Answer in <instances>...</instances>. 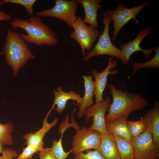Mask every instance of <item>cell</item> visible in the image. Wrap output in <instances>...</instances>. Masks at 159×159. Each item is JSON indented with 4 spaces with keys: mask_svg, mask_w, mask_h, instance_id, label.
Returning a JSON list of instances; mask_svg holds the SVG:
<instances>
[{
    "mask_svg": "<svg viewBox=\"0 0 159 159\" xmlns=\"http://www.w3.org/2000/svg\"><path fill=\"white\" fill-rule=\"evenodd\" d=\"M14 30L21 28L26 32V34L20 33L25 41L38 46L46 45L50 47L56 45L57 36L51 27L44 23L40 17L30 16L28 19H21L15 18L10 23Z\"/></svg>",
    "mask_w": 159,
    "mask_h": 159,
    "instance_id": "obj_1",
    "label": "cell"
},
{
    "mask_svg": "<svg viewBox=\"0 0 159 159\" xmlns=\"http://www.w3.org/2000/svg\"><path fill=\"white\" fill-rule=\"evenodd\" d=\"M108 87L112 94V102L105 116L106 123L120 118H127L133 111L143 109L149 104L145 98L138 93L122 92L111 84Z\"/></svg>",
    "mask_w": 159,
    "mask_h": 159,
    "instance_id": "obj_2",
    "label": "cell"
},
{
    "mask_svg": "<svg viewBox=\"0 0 159 159\" xmlns=\"http://www.w3.org/2000/svg\"><path fill=\"white\" fill-rule=\"evenodd\" d=\"M25 41L17 32L7 29L3 51L6 63L15 76L29 59L35 58Z\"/></svg>",
    "mask_w": 159,
    "mask_h": 159,
    "instance_id": "obj_3",
    "label": "cell"
},
{
    "mask_svg": "<svg viewBox=\"0 0 159 159\" xmlns=\"http://www.w3.org/2000/svg\"><path fill=\"white\" fill-rule=\"evenodd\" d=\"M149 5L148 2H145L140 4L131 8H127L125 6L123 2L118 4L115 9L112 10L108 9L106 11L108 17L112 20L114 30L112 39L115 40L121 28L131 19L135 21L137 25L140 23L136 16L144 7Z\"/></svg>",
    "mask_w": 159,
    "mask_h": 159,
    "instance_id": "obj_4",
    "label": "cell"
},
{
    "mask_svg": "<svg viewBox=\"0 0 159 159\" xmlns=\"http://www.w3.org/2000/svg\"><path fill=\"white\" fill-rule=\"evenodd\" d=\"M102 23L104 28L102 34L99 36L98 40L94 47L83 57L84 62L89 61L92 57L101 55H108L120 59V49L112 43L109 36V25L111 20L108 16L106 11L102 12Z\"/></svg>",
    "mask_w": 159,
    "mask_h": 159,
    "instance_id": "obj_5",
    "label": "cell"
},
{
    "mask_svg": "<svg viewBox=\"0 0 159 159\" xmlns=\"http://www.w3.org/2000/svg\"><path fill=\"white\" fill-rule=\"evenodd\" d=\"M78 4L77 0H56L53 7L37 11L35 14L39 17L56 18L72 28L77 17L76 12Z\"/></svg>",
    "mask_w": 159,
    "mask_h": 159,
    "instance_id": "obj_6",
    "label": "cell"
},
{
    "mask_svg": "<svg viewBox=\"0 0 159 159\" xmlns=\"http://www.w3.org/2000/svg\"><path fill=\"white\" fill-rule=\"evenodd\" d=\"M72 28L74 31L70 33V37L78 43L84 57L87 54L86 51H90L94 42L97 39L100 35L99 31L93 26L87 25L80 16L77 17Z\"/></svg>",
    "mask_w": 159,
    "mask_h": 159,
    "instance_id": "obj_7",
    "label": "cell"
},
{
    "mask_svg": "<svg viewBox=\"0 0 159 159\" xmlns=\"http://www.w3.org/2000/svg\"><path fill=\"white\" fill-rule=\"evenodd\" d=\"M101 136L98 131L86 126L77 130L72 138V153L75 154L90 149L97 150L101 142Z\"/></svg>",
    "mask_w": 159,
    "mask_h": 159,
    "instance_id": "obj_8",
    "label": "cell"
},
{
    "mask_svg": "<svg viewBox=\"0 0 159 159\" xmlns=\"http://www.w3.org/2000/svg\"><path fill=\"white\" fill-rule=\"evenodd\" d=\"M132 143L134 159H159V147L155 143L148 130L133 138Z\"/></svg>",
    "mask_w": 159,
    "mask_h": 159,
    "instance_id": "obj_9",
    "label": "cell"
},
{
    "mask_svg": "<svg viewBox=\"0 0 159 159\" xmlns=\"http://www.w3.org/2000/svg\"><path fill=\"white\" fill-rule=\"evenodd\" d=\"M152 32L151 27H146L139 31L134 39L126 43L123 44L120 46V60L124 65L129 64L130 57L132 54L137 51L142 52L145 58L151 57L152 52L155 48L153 47L146 49H143L140 47V44L145 37L151 34Z\"/></svg>",
    "mask_w": 159,
    "mask_h": 159,
    "instance_id": "obj_10",
    "label": "cell"
},
{
    "mask_svg": "<svg viewBox=\"0 0 159 159\" xmlns=\"http://www.w3.org/2000/svg\"><path fill=\"white\" fill-rule=\"evenodd\" d=\"M110 104V98L107 96L104 100L96 103L87 108L85 114V122L88 123L93 117V122L90 127L101 134H108L106 127L105 114Z\"/></svg>",
    "mask_w": 159,
    "mask_h": 159,
    "instance_id": "obj_11",
    "label": "cell"
},
{
    "mask_svg": "<svg viewBox=\"0 0 159 159\" xmlns=\"http://www.w3.org/2000/svg\"><path fill=\"white\" fill-rule=\"evenodd\" d=\"M113 57L110 56L109 58L108 64L104 70L101 72H98L96 69H94L92 71V74L95 79V90L94 95L95 96V102L97 103L103 100L102 95L105 89L109 75H116L118 73V70L110 71V70L117 66L118 63L117 60L112 61Z\"/></svg>",
    "mask_w": 159,
    "mask_h": 159,
    "instance_id": "obj_12",
    "label": "cell"
},
{
    "mask_svg": "<svg viewBox=\"0 0 159 159\" xmlns=\"http://www.w3.org/2000/svg\"><path fill=\"white\" fill-rule=\"evenodd\" d=\"M52 111L50 110L47 113L43 121V125L41 128L34 133L30 132L23 136V138L25 140L24 144L36 148L38 150L39 152L44 148L43 138L46 133L58 122V119L56 118H55L51 123L48 122L47 120Z\"/></svg>",
    "mask_w": 159,
    "mask_h": 159,
    "instance_id": "obj_13",
    "label": "cell"
},
{
    "mask_svg": "<svg viewBox=\"0 0 159 159\" xmlns=\"http://www.w3.org/2000/svg\"><path fill=\"white\" fill-rule=\"evenodd\" d=\"M146 130L152 134L154 142L159 147V102L155 100L153 107L144 114Z\"/></svg>",
    "mask_w": 159,
    "mask_h": 159,
    "instance_id": "obj_14",
    "label": "cell"
},
{
    "mask_svg": "<svg viewBox=\"0 0 159 159\" xmlns=\"http://www.w3.org/2000/svg\"><path fill=\"white\" fill-rule=\"evenodd\" d=\"M53 91L54 95V100L50 109L52 111L56 105L55 108L56 112L59 113H62L66 108L67 101L70 100L76 101V105H80L82 102V98L79 94L73 90L68 92H65L62 90L61 86H59L56 89H54Z\"/></svg>",
    "mask_w": 159,
    "mask_h": 159,
    "instance_id": "obj_15",
    "label": "cell"
},
{
    "mask_svg": "<svg viewBox=\"0 0 159 159\" xmlns=\"http://www.w3.org/2000/svg\"><path fill=\"white\" fill-rule=\"evenodd\" d=\"M78 4L82 6L85 13L83 19L85 23L90 25L98 29L97 11L103 6L102 0H77Z\"/></svg>",
    "mask_w": 159,
    "mask_h": 159,
    "instance_id": "obj_16",
    "label": "cell"
},
{
    "mask_svg": "<svg viewBox=\"0 0 159 159\" xmlns=\"http://www.w3.org/2000/svg\"><path fill=\"white\" fill-rule=\"evenodd\" d=\"M101 134V142L97 150L105 159H121L113 135Z\"/></svg>",
    "mask_w": 159,
    "mask_h": 159,
    "instance_id": "obj_17",
    "label": "cell"
},
{
    "mask_svg": "<svg viewBox=\"0 0 159 159\" xmlns=\"http://www.w3.org/2000/svg\"><path fill=\"white\" fill-rule=\"evenodd\" d=\"M82 77L84 80L85 92L78 113V117L80 118L85 114L87 108L94 104L93 97L95 90V82L92 76L83 75Z\"/></svg>",
    "mask_w": 159,
    "mask_h": 159,
    "instance_id": "obj_18",
    "label": "cell"
},
{
    "mask_svg": "<svg viewBox=\"0 0 159 159\" xmlns=\"http://www.w3.org/2000/svg\"><path fill=\"white\" fill-rule=\"evenodd\" d=\"M127 118L118 119L106 123V127L108 134L115 133L119 137L132 142L133 138L128 130Z\"/></svg>",
    "mask_w": 159,
    "mask_h": 159,
    "instance_id": "obj_19",
    "label": "cell"
},
{
    "mask_svg": "<svg viewBox=\"0 0 159 159\" xmlns=\"http://www.w3.org/2000/svg\"><path fill=\"white\" fill-rule=\"evenodd\" d=\"M111 135L114 138L121 159H134V150L132 142L118 136L115 133Z\"/></svg>",
    "mask_w": 159,
    "mask_h": 159,
    "instance_id": "obj_20",
    "label": "cell"
},
{
    "mask_svg": "<svg viewBox=\"0 0 159 159\" xmlns=\"http://www.w3.org/2000/svg\"><path fill=\"white\" fill-rule=\"evenodd\" d=\"M154 56L150 60L144 63H138L132 61V64L133 70L131 73L128 76V79L139 69L142 68H151L156 69L159 67V47L155 48Z\"/></svg>",
    "mask_w": 159,
    "mask_h": 159,
    "instance_id": "obj_21",
    "label": "cell"
},
{
    "mask_svg": "<svg viewBox=\"0 0 159 159\" xmlns=\"http://www.w3.org/2000/svg\"><path fill=\"white\" fill-rule=\"evenodd\" d=\"M13 126L11 122H8L4 124L0 123V144L2 146L12 145L13 139L11 133L13 130Z\"/></svg>",
    "mask_w": 159,
    "mask_h": 159,
    "instance_id": "obj_22",
    "label": "cell"
},
{
    "mask_svg": "<svg viewBox=\"0 0 159 159\" xmlns=\"http://www.w3.org/2000/svg\"><path fill=\"white\" fill-rule=\"evenodd\" d=\"M62 135H61L58 141L54 140L52 141L51 149L57 159H66L69 155L73 151L72 149L68 152L65 151L62 145Z\"/></svg>",
    "mask_w": 159,
    "mask_h": 159,
    "instance_id": "obj_23",
    "label": "cell"
},
{
    "mask_svg": "<svg viewBox=\"0 0 159 159\" xmlns=\"http://www.w3.org/2000/svg\"><path fill=\"white\" fill-rule=\"evenodd\" d=\"M127 125L128 130L133 138L138 136L146 130L145 123L143 118L135 121L128 120Z\"/></svg>",
    "mask_w": 159,
    "mask_h": 159,
    "instance_id": "obj_24",
    "label": "cell"
},
{
    "mask_svg": "<svg viewBox=\"0 0 159 159\" xmlns=\"http://www.w3.org/2000/svg\"><path fill=\"white\" fill-rule=\"evenodd\" d=\"M36 0H3L1 2L0 5L6 3H9L17 4L23 6L30 16H34L33 6Z\"/></svg>",
    "mask_w": 159,
    "mask_h": 159,
    "instance_id": "obj_25",
    "label": "cell"
},
{
    "mask_svg": "<svg viewBox=\"0 0 159 159\" xmlns=\"http://www.w3.org/2000/svg\"><path fill=\"white\" fill-rule=\"evenodd\" d=\"M87 150L74 154L73 159H105L97 150Z\"/></svg>",
    "mask_w": 159,
    "mask_h": 159,
    "instance_id": "obj_26",
    "label": "cell"
},
{
    "mask_svg": "<svg viewBox=\"0 0 159 159\" xmlns=\"http://www.w3.org/2000/svg\"><path fill=\"white\" fill-rule=\"evenodd\" d=\"M39 152L36 148L29 145L22 149V152L16 159H31L34 155Z\"/></svg>",
    "mask_w": 159,
    "mask_h": 159,
    "instance_id": "obj_27",
    "label": "cell"
},
{
    "mask_svg": "<svg viewBox=\"0 0 159 159\" xmlns=\"http://www.w3.org/2000/svg\"><path fill=\"white\" fill-rule=\"evenodd\" d=\"M1 153V155L0 156V159H13L19 156L17 152L12 148H4Z\"/></svg>",
    "mask_w": 159,
    "mask_h": 159,
    "instance_id": "obj_28",
    "label": "cell"
},
{
    "mask_svg": "<svg viewBox=\"0 0 159 159\" xmlns=\"http://www.w3.org/2000/svg\"><path fill=\"white\" fill-rule=\"evenodd\" d=\"M39 159H57L51 148H43L39 151Z\"/></svg>",
    "mask_w": 159,
    "mask_h": 159,
    "instance_id": "obj_29",
    "label": "cell"
},
{
    "mask_svg": "<svg viewBox=\"0 0 159 159\" xmlns=\"http://www.w3.org/2000/svg\"><path fill=\"white\" fill-rule=\"evenodd\" d=\"M11 19V16L5 11H0V21H8Z\"/></svg>",
    "mask_w": 159,
    "mask_h": 159,
    "instance_id": "obj_30",
    "label": "cell"
},
{
    "mask_svg": "<svg viewBox=\"0 0 159 159\" xmlns=\"http://www.w3.org/2000/svg\"><path fill=\"white\" fill-rule=\"evenodd\" d=\"M0 54L3 55L4 54L3 52H0Z\"/></svg>",
    "mask_w": 159,
    "mask_h": 159,
    "instance_id": "obj_31",
    "label": "cell"
},
{
    "mask_svg": "<svg viewBox=\"0 0 159 159\" xmlns=\"http://www.w3.org/2000/svg\"><path fill=\"white\" fill-rule=\"evenodd\" d=\"M1 1H0V3H1ZM0 11H1V8H0Z\"/></svg>",
    "mask_w": 159,
    "mask_h": 159,
    "instance_id": "obj_32",
    "label": "cell"
}]
</instances>
